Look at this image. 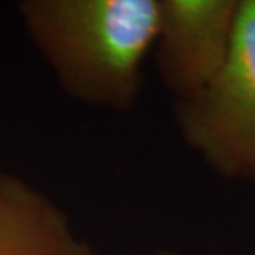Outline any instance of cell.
Here are the masks:
<instances>
[{"mask_svg":"<svg viewBox=\"0 0 255 255\" xmlns=\"http://www.w3.org/2000/svg\"><path fill=\"white\" fill-rule=\"evenodd\" d=\"M156 255H180V254H177V253H174V251H170V250H163V251L157 253Z\"/></svg>","mask_w":255,"mask_h":255,"instance_id":"5b68a950","label":"cell"},{"mask_svg":"<svg viewBox=\"0 0 255 255\" xmlns=\"http://www.w3.org/2000/svg\"><path fill=\"white\" fill-rule=\"evenodd\" d=\"M92 255H97V254H95V253H94V254H92Z\"/></svg>","mask_w":255,"mask_h":255,"instance_id":"8992f818","label":"cell"},{"mask_svg":"<svg viewBox=\"0 0 255 255\" xmlns=\"http://www.w3.org/2000/svg\"><path fill=\"white\" fill-rule=\"evenodd\" d=\"M63 209L16 174L0 172V255H92Z\"/></svg>","mask_w":255,"mask_h":255,"instance_id":"277c9868","label":"cell"},{"mask_svg":"<svg viewBox=\"0 0 255 255\" xmlns=\"http://www.w3.org/2000/svg\"><path fill=\"white\" fill-rule=\"evenodd\" d=\"M241 0H159L153 47L163 87L184 100L200 92L227 63Z\"/></svg>","mask_w":255,"mask_h":255,"instance_id":"3957f363","label":"cell"},{"mask_svg":"<svg viewBox=\"0 0 255 255\" xmlns=\"http://www.w3.org/2000/svg\"><path fill=\"white\" fill-rule=\"evenodd\" d=\"M17 10L70 98L114 112L136 105L157 36L159 0H23Z\"/></svg>","mask_w":255,"mask_h":255,"instance_id":"6da1fadb","label":"cell"},{"mask_svg":"<svg viewBox=\"0 0 255 255\" xmlns=\"http://www.w3.org/2000/svg\"><path fill=\"white\" fill-rule=\"evenodd\" d=\"M186 146L220 179L255 186V0H241L227 63L200 92L174 104Z\"/></svg>","mask_w":255,"mask_h":255,"instance_id":"7a4b0ae2","label":"cell"}]
</instances>
